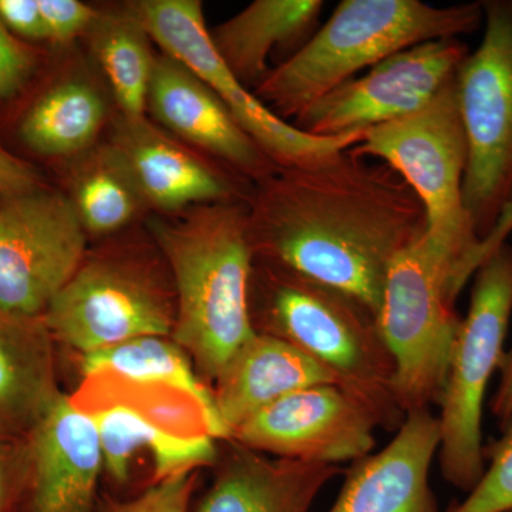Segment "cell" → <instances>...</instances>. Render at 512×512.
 Wrapping results in <instances>:
<instances>
[{
  "label": "cell",
  "instance_id": "6da1fadb",
  "mask_svg": "<svg viewBox=\"0 0 512 512\" xmlns=\"http://www.w3.org/2000/svg\"><path fill=\"white\" fill-rule=\"evenodd\" d=\"M248 231L255 261L346 293L377 318L390 266L427 218L393 168L346 150L255 183Z\"/></svg>",
  "mask_w": 512,
  "mask_h": 512
},
{
  "label": "cell",
  "instance_id": "7a4b0ae2",
  "mask_svg": "<svg viewBox=\"0 0 512 512\" xmlns=\"http://www.w3.org/2000/svg\"><path fill=\"white\" fill-rule=\"evenodd\" d=\"M150 231L173 275L171 338L214 383L256 333L249 316L255 258L248 204L200 205L154 218Z\"/></svg>",
  "mask_w": 512,
  "mask_h": 512
},
{
  "label": "cell",
  "instance_id": "3957f363",
  "mask_svg": "<svg viewBox=\"0 0 512 512\" xmlns=\"http://www.w3.org/2000/svg\"><path fill=\"white\" fill-rule=\"evenodd\" d=\"M483 22L481 2L440 8L420 0H343L298 52L272 67L254 94L292 124L362 70L420 43L471 35Z\"/></svg>",
  "mask_w": 512,
  "mask_h": 512
},
{
  "label": "cell",
  "instance_id": "277c9868",
  "mask_svg": "<svg viewBox=\"0 0 512 512\" xmlns=\"http://www.w3.org/2000/svg\"><path fill=\"white\" fill-rule=\"evenodd\" d=\"M249 316L255 332L295 346L325 367L342 389L399 430L406 413L394 392L396 365L376 316L346 293L279 266L254 262Z\"/></svg>",
  "mask_w": 512,
  "mask_h": 512
},
{
  "label": "cell",
  "instance_id": "5b68a950",
  "mask_svg": "<svg viewBox=\"0 0 512 512\" xmlns=\"http://www.w3.org/2000/svg\"><path fill=\"white\" fill-rule=\"evenodd\" d=\"M349 151L382 161L410 185L426 211L427 237L456 261L463 289L476 274L481 241L464 205L468 143L456 76L420 110L367 128Z\"/></svg>",
  "mask_w": 512,
  "mask_h": 512
},
{
  "label": "cell",
  "instance_id": "8992f818",
  "mask_svg": "<svg viewBox=\"0 0 512 512\" xmlns=\"http://www.w3.org/2000/svg\"><path fill=\"white\" fill-rule=\"evenodd\" d=\"M512 313V245L504 242L474 274L470 308L448 357L439 406L441 474L470 493L485 471L483 407L500 370Z\"/></svg>",
  "mask_w": 512,
  "mask_h": 512
},
{
  "label": "cell",
  "instance_id": "52a82bcc",
  "mask_svg": "<svg viewBox=\"0 0 512 512\" xmlns=\"http://www.w3.org/2000/svg\"><path fill=\"white\" fill-rule=\"evenodd\" d=\"M461 291L456 261L426 234L390 266L376 320L396 365L394 392L406 414L439 404L461 323Z\"/></svg>",
  "mask_w": 512,
  "mask_h": 512
},
{
  "label": "cell",
  "instance_id": "ba28073f",
  "mask_svg": "<svg viewBox=\"0 0 512 512\" xmlns=\"http://www.w3.org/2000/svg\"><path fill=\"white\" fill-rule=\"evenodd\" d=\"M86 379L73 399L96 424L104 468L117 483L130 477L138 451H150L156 481L217 463L214 426L190 394L107 373Z\"/></svg>",
  "mask_w": 512,
  "mask_h": 512
},
{
  "label": "cell",
  "instance_id": "9c48e42d",
  "mask_svg": "<svg viewBox=\"0 0 512 512\" xmlns=\"http://www.w3.org/2000/svg\"><path fill=\"white\" fill-rule=\"evenodd\" d=\"M481 5L483 40L458 67L456 90L468 143L464 205L484 242L512 202V0Z\"/></svg>",
  "mask_w": 512,
  "mask_h": 512
},
{
  "label": "cell",
  "instance_id": "30bf717a",
  "mask_svg": "<svg viewBox=\"0 0 512 512\" xmlns=\"http://www.w3.org/2000/svg\"><path fill=\"white\" fill-rule=\"evenodd\" d=\"M128 12L163 50L208 84L242 130L279 168L305 167L338 156L363 133L316 137L279 119L225 66L211 42L200 0H137Z\"/></svg>",
  "mask_w": 512,
  "mask_h": 512
},
{
  "label": "cell",
  "instance_id": "8fae6325",
  "mask_svg": "<svg viewBox=\"0 0 512 512\" xmlns=\"http://www.w3.org/2000/svg\"><path fill=\"white\" fill-rule=\"evenodd\" d=\"M43 319L53 340L83 355L140 336H171L175 301L144 266L116 256L84 259Z\"/></svg>",
  "mask_w": 512,
  "mask_h": 512
},
{
  "label": "cell",
  "instance_id": "7c38bea8",
  "mask_svg": "<svg viewBox=\"0 0 512 512\" xmlns=\"http://www.w3.org/2000/svg\"><path fill=\"white\" fill-rule=\"evenodd\" d=\"M87 232L66 192L0 195V306L43 316L86 259Z\"/></svg>",
  "mask_w": 512,
  "mask_h": 512
},
{
  "label": "cell",
  "instance_id": "4fadbf2b",
  "mask_svg": "<svg viewBox=\"0 0 512 512\" xmlns=\"http://www.w3.org/2000/svg\"><path fill=\"white\" fill-rule=\"evenodd\" d=\"M468 53L456 37L394 53L323 96L292 124L312 136L340 137L400 119L430 103Z\"/></svg>",
  "mask_w": 512,
  "mask_h": 512
},
{
  "label": "cell",
  "instance_id": "5bb4252c",
  "mask_svg": "<svg viewBox=\"0 0 512 512\" xmlns=\"http://www.w3.org/2000/svg\"><path fill=\"white\" fill-rule=\"evenodd\" d=\"M377 427L375 412L359 397L338 384H318L256 413L229 440L266 456L339 466L370 454Z\"/></svg>",
  "mask_w": 512,
  "mask_h": 512
},
{
  "label": "cell",
  "instance_id": "9a60e30c",
  "mask_svg": "<svg viewBox=\"0 0 512 512\" xmlns=\"http://www.w3.org/2000/svg\"><path fill=\"white\" fill-rule=\"evenodd\" d=\"M109 146L133 178L147 210L165 215L220 202H245L254 184L185 147L153 121L119 114Z\"/></svg>",
  "mask_w": 512,
  "mask_h": 512
},
{
  "label": "cell",
  "instance_id": "2e32d148",
  "mask_svg": "<svg viewBox=\"0 0 512 512\" xmlns=\"http://www.w3.org/2000/svg\"><path fill=\"white\" fill-rule=\"evenodd\" d=\"M147 113L178 140L190 144L255 184L275 173L274 163L242 130L220 97L185 64L157 56Z\"/></svg>",
  "mask_w": 512,
  "mask_h": 512
},
{
  "label": "cell",
  "instance_id": "e0dca14e",
  "mask_svg": "<svg viewBox=\"0 0 512 512\" xmlns=\"http://www.w3.org/2000/svg\"><path fill=\"white\" fill-rule=\"evenodd\" d=\"M439 447L430 409L407 413L389 446L353 461L328 512H439L429 481Z\"/></svg>",
  "mask_w": 512,
  "mask_h": 512
},
{
  "label": "cell",
  "instance_id": "ac0fdd59",
  "mask_svg": "<svg viewBox=\"0 0 512 512\" xmlns=\"http://www.w3.org/2000/svg\"><path fill=\"white\" fill-rule=\"evenodd\" d=\"M29 440L32 511H92L104 467L92 417L62 393Z\"/></svg>",
  "mask_w": 512,
  "mask_h": 512
},
{
  "label": "cell",
  "instance_id": "d6986e66",
  "mask_svg": "<svg viewBox=\"0 0 512 512\" xmlns=\"http://www.w3.org/2000/svg\"><path fill=\"white\" fill-rule=\"evenodd\" d=\"M228 443L195 512H309L320 491L342 473L339 466L271 458Z\"/></svg>",
  "mask_w": 512,
  "mask_h": 512
},
{
  "label": "cell",
  "instance_id": "ffe728a7",
  "mask_svg": "<svg viewBox=\"0 0 512 512\" xmlns=\"http://www.w3.org/2000/svg\"><path fill=\"white\" fill-rule=\"evenodd\" d=\"M318 384H338L332 373L295 346L256 332L214 382V402L229 439L235 429L285 396Z\"/></svg>",
  "mask_w": 512,
  "mask_h": 512
},
{
  "label": "cell",
  "instance_id": "44dd1931",
  "mask_svg": "<svg viewBox=\"0 0 512 512\" xmlns=\"http://www.w3.org/2000/svg\"><path fill=\"white\" fill-rule=\"evenodd\" d=\"M53 343L43 316L0 306V430L29 436L59 399Z\"/></svg>",
  "mask_w": 512,
  "mask_h": 512
},
{
  "label": "cell",
  "instance_id": "7402d4cb",
  "mask_svg": "<svg viewBox=\"0 0 512 512\" xmlns=\"http://www.w3.org/2000/svg\"><path fill=\"white\" fill-rule=\"evenodd\" d=\"M325 3L320 0H255L238 15L210 30L211 42L225 66L248 89L269 72L275 50L299 49L318 29Z\"/></svg>",
  "mask_w": 512,
  "mask_h": 512
},
{
  "label": "cell",
  "instance_id": "603a6c76",
  "mask_svg": "<svg viewBox=\"0 0 512 512\" xmlns=\"http://www.w3.org/2000/svg\"><path fill=\"white\" fill-rule=\"evenodd\" d=\"M107 106L84 80H62L43 90L20 117L18 134L37 156L77 157L96 146Z\"/></svg>",
  "mask_w": 512,
  "mask_h": 512
},
{
  "label": "cell",
  "instance_id": "cb8c5ba5",
  "mask_svg": "<svg viewBox=\"0 0 512 512\" xmlns=\"http://www.w3.org/2000/svg\"><path fill=\"white\" fill-rule=\"evenodd\" d=\"M83 375L119 376L141 384H161L188 393L204 407L217 439L229 440L222 426L214 393L195 373L191 357L171 336H140L83 355Z\"/></svg>",
  "mask_w": 512,
  "mask_h": 512
},
{
  "label": "cell",
  "instance_id": "d4e9b609",
  "mask_svg": "<svg viewBox=\"0 0 512 512\" xmlns=\"http://www.w3.org/2000/svg\"><path fill=\"white\" fill-rule=\"evenodd\" d=\"M87 235H109L146 211L133 178L109 143L74 157L69 192Z\"/></svg>",
  "mask_w": 512,
  "mask_h": 512
},
{
  "label": "cell",
  "instance_id": "484cf974",
  "mask_svg": "<svg viewBox=\"0 0 512 512\" xmlns=\"http://www.w3.org/2000/svg\"><path fill=\"white\" fill-rule=\"evenodd\" d=\"M87 36L120 114L147 116L148 90L157 56L146 29L126 9L123 13H99Z\"/></svg>",
  "mask_w": 512,
  "mask_h": 512
},
{
  "label": "cell",
  "instance_id": "4316f807",
  "mask_svg": "<svg viewBox=\"0 0 512 512\" xmlns=\"http://www.w3.org/2000/svg\"><path fill=\"white\" fill-rule=\"evenodd\" d=\"M488 467L476 487L447 512H512V416L503 436L484 448Z\"/></svg>",
  "mask_w": 512,
  "mask_h": 512
},
{
  "label": "cell",
  "instance_id": "83f0119b",
  "mask_svg": "<svg viewBox=\"0 0 512 512\" xmlns=\"http://www.w3.org/2000/svg\"><path fill=\"white\" fill-rule=\"evenodd\" d=\"M195 484L197 471L165 478L131 500L106 498L99 512H190Z\"/></svg>",
  "mask_w": 512,
  "mask_h": 512
},
{
  "label": "cell",
  "instance_id": "f1b7e54d",
  "mask_svg": "<svg viewBox=\"0 0 512 512\" xmlns=\"http://www.w3.org/2000/svg\"><path fill=\"white\" fill-rule=\"evenodd\" d=\"M40 55L0 20V101L12 99L28 86L39 69Z\"/></svg>",
  "mask_w": 512,
  "mask_h": 512
},
{
  "label": "cell",
  "instance_id": "f546056e",
  "mask_svg": "<svg viewBox=\"0 0 512 512\" xmlns=\"http://www.w3.org/2000/svg\"><path fill=\"white\" fill-rule=\"evenodd\" d=\"M45 20L47 42L66 45L77 36L87 35L99 12L79 0H39Z\"/></svg>",
  "mask_w": 512,
  "mask_h": 512
},
{
  "label": "cell",
  "instance_id": "4dcf8cb0",
  "mask_svg": "<svg viewBox=\"0 0 512 512\" xmlns=\"http://www.w3.org/2000/svg\"><path fill=\"white\" fill-rule=\"evenodd\" d=\"M0 20L23 42H47L39 0H0Z\"/></svg>",
  "mask_w": 512,
  "mask_h": 512
},
{
  "label": "cell",
  "instance_id": "1f68e13d",
  "mask_svg": "<svg viewBox=\"0 0 512 512\" xmlns=\"http://www.w3.org/2000/svg\"><path fill=\"white\" fill-rule=\"evenodd\" d=\"M45 185L39 171L0 146V195L29 191Z\"/></svg>",
  "mask_w": 512,
  "mask_h": 512
},
{
  "label": "cell",
  "instance_id": "d6a6232c",
  "mask_svg": "<svg viewBox=\"0 0 512 512\" xmlns=\"http://www.w3.org/2000/svg\"><path fill=\"white\" fill-rule=\"evenodd\" d=\"M498 372L501 373L500 383L491 402V412L503 427L512 416V349L505 353Z\"/></svg>",
  "mask_w": 512,
  "mask_h": 512
},
{
  "label": "cell",
  "instance_id": "836d02e7",
  "mask_svg": "<svg viewBox=\"0 0 512 512\" xmlns=\"http://www.w3.org/2000/svg\"><path fill=\"white\" fill-rule=\"evenodd\" d=\"M512 232V202L505 208L503 215L495 225L494 231L491 232L490 237L481 242L480 247L477 249L476 261L477 265L483 264L484 259L490 256L491 252L495 251L498 247L507 242V238L510 237Z\"/></svg>",
  "mask_w": 512,
  "mask_h": 512
},
{
  "label": "cell",
  "instance_id": "e575fe53",
  "mask_svg": "<svg viewBox=\"0 0 512 512\" xmlns=\"http://www.w3.org/2000/svg\"><path fill=\"white\" fill-rule=\"evenodd\" d=\"M18 493V478L6 448L0 444V512H8Z\"/></svg>",
  "mask_w": 512,
  "mask_h": 512
}]
</instances>
